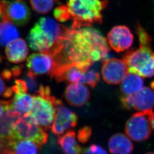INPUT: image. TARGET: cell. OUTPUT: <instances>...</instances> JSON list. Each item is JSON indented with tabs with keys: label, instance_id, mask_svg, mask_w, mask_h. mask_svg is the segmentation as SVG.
<instances>
[{
	"label": "cell",
	"instance_id": "1",
	"mask_svg": "<svg viewBox=\"0 0 154 154\" xmlns=\"http://www.w3.org/2000/svg\"><path fill=\"white\" fill-rule=\"evenodd\" d=\"M110 52L107 40L91 27L69 29L47 52L53 57L54 68L77 65L88 69L98 61H105Z\"/></svg>",
	"mask_w": 154,
	"mask_h": 154
},
{
	"label": "cell",
	"instance_id": "2",
	"mask_svg": "<svg viewBox=\"0 0 154 154\" xmlns=\"http://www.w3.org/2000/svg\"><path fill=\"white\" fill-rule=\"evenodd\" d=\"M108 5L107 1L68 0L66 6L73 22L72 29L101 24L103 21L102 13Z\"/></svg>",
	"mask_w": 154,
	"mask_h": 154
},
{
	"label": "cell",
	"instance_id": "3",
	"mask_svg": "<svg viewBox=\"0 0 154 154\" xmlns=\"http://www.w3.org/2000/svg\"><path fill=\"white\" fill-rule=\"evenodd\" d=\"M151 42V38L140 40L139 48L131 50L123 56L122 59L129 73L143 77L154 76V52Z\"/></svg>",
	"mask_w": 154,
	"mask_h": 154
},
{
	"label": "cell",
	"instance_id": "4",
	"mask_svg": "<svg viewBox=\"0 0 154 154\" xmlns=\"http://www.w3.org/2000/svg\"><path fill=\"white\" fill-rule=\"evenodd\" d=\"M33 97V107L29 115L44 130H49L55 118L57 100L51 95L50 88L42 85Z\"/></svg>",
	"mask_w": 154,
	"mask_h": 154
},
{
	"label": "cell",
	"instance_id": "5",
	"mask_svg": "<svg viewBox=\"0 0 154 154\" xmlns=\"http://www.w3.org/2000/svg\"><path fill=\"white\" fill-rule=\"evenodd\" d=\"M48 135L45 130L35 122L29 114L23 115L15 124L12 139L33 141L41 148L47 142Z\"/></svg>",
	"mask_w": 154,
	"mask_h": 154
},
{
	"label": "cell",
	"instance_id": "6",
	"mask_svg": "<svg viewBox=\"0 0 154 154\" xmlns=\"http://www.w3.org/2000/svg\"><path fill=\"white\" fill-rule=\"evenodd\" d=\"M152 110L135 113L128 120L125 125V132L131 139L135 142L147 140L152 133Z\"/></svg>",
	"mask_w": 154,
	"mask_h": 154
},
{
	"label": "cell",
	"instance_id": "7",
	"mask_svg": "<svg viewBox=\"0 0 154 154\" xmlns=\"http://www.w3.org/2000/svg\"><path fill=\"white\" fill-rule=\"evenodd\" d=\"M5 21H10L17 26L23 27L28 24L32 13L26 0H4Z\"/></svg>",
	"mask_w": 154,
	"mask_h": 154
},
{
	"label": "cell",
	"instance_id": "8",
	"mask_svg": "<svg viewBox=\"0 0 154 154\" xmlns=\"http://www.w3.org/2000/svg\"><path fill=\"white\" fill-rule=\"evenodd\" d=\"M122 105L125 108L134 109L139 112L152 110L154 108V89L143 87L136 94L131 96H122Z\"/></svg>",
	"mask_w": 154,
	"mask_h": 154
},
{
	"label": "cell",
	"instance_id": "9",
	"mask_svg": "<svg viewBox=\"0 0 154 154\" xmlns=\"http://www.w3.org/2000/svg\"><path fill=\"white\" fill-rule=\"evenodd\" d=\"M77 123L78 117L76 114L65 107L62 101L57 100L52 132L56 136H60L75 127Z\"/></svg>",
	"mask_w": 154,
	"mask_h": 154
},
{
	"label": "cell",
	"instance_id": "10",
	"mask_svg": "<svg viewBox=\"0 0 154 154\" xmlns=\"http://www.w3.org/2000/svg\"><path fill=\"white\" fill-rule=\"evenodd\" d=\"M101 73L103 80L106 83L117 85L122 83L129 71L123 60L111 58L103 62Z\"/></svg>",
	"mask_w": 154,
	"mask_h": 154
},
{
	"label": "cell",
	"instance_id": "11",
	"mask_svg": "<svg viewBox=\"0 0 154 154\" xmlns=\"http://www.w3.org/2000/svg\"><path fill=\"white\" fill-rule=\"evenodd\" d=\"M88 69L74 64L55 67L49 74L58 82H66L70 84L85 83V75Z\"/></svg>",
	"mask_w": 154,
	"mask_h": 154
},
{
	"label": "cell",
	"instance_id": "12",
	"mask_svg": "<svg viewBox=\"0 0 154 154\" xmlns=\"http://www.w3.org/2000/svg\"><path fill=\"white\" fill-rule=\"evenodd\" d=\"M134 36L126 26H116L108 34V41L111 47L116 52H123L129 49L133 43Z\"/></svg>",
	"mask_w": 154,
	"mask_h": 154
},
{
	"label": "cell",
	"instance_id": "13",
	"mask_svg": "<svg viewBox=\"0 0 154 154\" xmlns=\"http://www.w3.org/2000/svg\"><path fill=\"white\" fill-rule=\"evenodd\" d=\"M23 114L16 110L6 111L0 118V154L3 153L12 139V133L15 124Z\"/></svg>",
	"mask_w": 154,
	"mask_h": 154
},
{
	"label": "cell",
	"instance_id": "14",
	"mask_svg": "<svg viewBox=\"0 0 154 154\" xmlns=\"http://www.w3.org/2000/svg\"><path fill=\"white\" fill-rule=\"evenodd\" d=\"M26 65L28 71L35 76L48 74L52 72L55 65L53 57L48 53H35L27 59Z\"/></svg>",
	"mask_w": 154,
	"mask_h": 154
},
{
	"label": "cell",
	"instance_id": "15",
	"mask_svg": "<svg viewBox=\"0 0 154 154\" xmlns=\"http://www.w3.org/2000/svg\"><path fill=\"white\" fill-rule=\"evenodd\" d=\"M36 23L54 45L65 36L69 29L50 17H41Z\"/></svg>",
	"mask_w": 154,
	"mask_h": 154
},
{
	"label": "cell",
	"instance_id": "16",
	"mask_svg": "<svg viewBox=\"0 0 154 154\" xmlns=\"http://www.w3.org/2000/svg\"><path fill=\"white\" fill-rule=\"evenodd\" d=\"M64 95L69 104L75 107H81L89 101L90 91L83 84H70Z\"/></svg>",
	"mask_w": 154,
	"mask_h": 154
},
{
	"label": "cell",
	"instance_id": "17",
	"mask_svg": "<svg viewBox=\"0 0 154 154\" xmlns=\"http://www.w3.org/2000/svg\"><path fill=\"white\" fill-rule=\"evenodd\" d=\"M27 38L30 48L41 53L48 52L54 46L36 23L30 30Z\"/></svg>",
	"mask_w": 154,
	"mask_h": 154
},
{
	"label": "cell",
	"instance_id": "18",
	"mask_svg": "<svg viewBox=\"0 0 154 154\" xmlns=\"http://www.w3.org/2000/svg\"><path fill=\"white\" fill-rule=\"evenodd\" d=\"M28 53L27 43L22 38H18L9 43L6 46L5 50L7 59L15 64L24 62L26 59Z\"/></svg>",
	"mask_w": 154,
	"mask_h": 154
},
{
	"label": "cell",
	"instance_id": "19",
	"mask_svg": "<svg viewBox=\"0 0 154 154\" xmlns=\"http://www.w3.org/2000/svg\"><path fill=\"white\" fill-rule=\"evenodd\" d=\"M37 144L27 140H16L11 141L2 154H38Z\"/></svg>",
	"mask_w": 154,
	"mask_h": 154
},
{
	"label": "cell",
	"instance_id": "20",
	"mask_svg": "<svg viewBox=\"0 0 154 154\" xmlns=\"http://www.w3.org/2000/svg\"><path fill=\"white\" fill-rule=\"evenodd\" d=\"M108 147L112 154H131L134 150L131 140L122 133L113 135L109 140Z\"/></svg>",
	"mask_w": 154,
	"mask_h": 154
},
{
	"label": "cell",
	"instance_id": "21",
	"mask_svg": "<svg viewBox=\"0 0 154 154\" xmlns=\"http://www.w3.org/2000/svg\"><path fill=\"white\" fill-rule=\"evenodd\" d=\"M143 85L144 81L142 77L135 73L129 72L122 82L120 90L123 96H131L141 90Z\"/></svg>",
	"mask_w": 154,
	"mask_h": 154
},
{
	"label": "cell",
	"instance_id": "22",
	"mask_svg": "<svg viewBox=\"0 0 154 154\" xmlns=\"http://www.w3.org/2000/svg\"><path fill=\"white\" fill-rule=\"evenodd\" d=\"M58 144L64 154H82L83 150L77 142L76 132L69 130L58 138Z\"/></svg>",
	"mask_w": 154,
	"mask_h": 154
},
{
	"label": "cell",
	"instance_id": "23",
	"mask_svg": "<svg viewBox=\"0 0 154 154\" xmlns=\"http://www.w3.org/2000/svg\"><path fill=\"white\" fill-rule=\"evenodd\" d=\"M19 37V32L10 21L0 22V46H7L9 43L18 39Z\"/></svg>",
	"mask_w": 154,
	"mask_h": 154
},
{
	"label": "cell",
	"instance_id": "24",
	"mask_svg": "<svg viewBox=\"0 0 154 154\" xmlns=\"http://www.w3.org/2000/svg\"><path fill=\"white\" fill-rule=\"evenodd\" d=\"M33 97L28 94H15L11 100L12 109L23 115L29 114L33 107Z\"/></svg>",
	"mask_w": 154,
	"mask_h": 154
},
{
	"label": "cell",
	"instance_id": "25",
	"mask_svg": "<svg viewBox=\"0 0 154 154\" xmlns=\"http://www.w3.org/2000/svg\"><path fill=\"white\" fill-rule=\"evenodd\" d=\"M55 0H30L33 10L37 13L46 14L50 12L54 6Z\"/></svg>",
	"mask_w": 154,
	"mask_h": 154
},
{
	"label": "cell",
	"instance_id": "26",
	"mask_svg": "<svg viewBox=\"0 0 154 154\" xmlns=\"http://www.w3.org/2000/svg\"><path fill=\"white\" fill-rule=\"evenodd\" d=\"M35 76H36L33 74V73L28 71L25 73L23 77V80L26 83L29 91L36 94L38 91L41 85H38L37 80Z\"/></svg>",
	"mask_w": 154,
	"mask_h": 154
},
{
	"label": "cell",
	"instance_id": "27",
	"mask_svg": "<svg viewBox=\"0 0 154 154\" xmlns=\"http://www.w3.org/2000/svg\"><path fill=\"white\" fill-rule=\"evenodd\" d=\"M54 16L57 21L64 22L71 19L70 13L66 5L58 6L54 11Z\"/></svg>",
	"mask_w": 154,
	"mask_h": 154
},
{
	"label": "cell",
	"instance_id": "28",
	"mask_svg": "<svg viewBox=\"0 0 154 154\" xmlns=\"http://www.w3.org/2000/svg\"><path fill=\"white\" fill-rule=\"evenodd\" d=\"M100 76L95 70H88L85 75V83H86L92 88H95L100 81Z\"/></svg>",
	"mask_w": 154,
	"mask_h": 154
},
{
	"label": "cell",
	"instance_id": "29",
	"mask_svg": "<svg viewBox=\"0 0 154 154\" xmlns=\"http://www.w3.org/2000/svg\"><path fill=\"white\" fill-rule=\"evenodd\" d=\"M92 130L89 126H85L78 131L77 138L78 141L82 144H86L89 141L92 136Z\"/></svg>",
	"mask_w": 154,
	"mask_h": 154
},
{
	"label": "cell",
	"instance_id": "30",
	"mask_svg": "<svg viewBox=\"0 0 154 154\" xmlns=\"http://www.w3.org/2000/svg\"><path fill=\"white\" fill-rule=\"evenodd\" d=\"M12 88L15 94L27 93L28 90L26 82L21 79H15L14 85Z\"/></svg>",
	"mask_w": 154,
	"mask_h": 154
},
{
	"label": "cell",
	"instance_id": "31",
	"mask_svg": "<svg viewBox=\"0 0 154 154\" xmlns=\"http://www.w3.org/2000/svg\"><path fill=\"white\" fill-rule=\"evenodd\" d=\"M83 154H108L106 151L100 146L92 144L85 149Z\"/></svg>",
	"mask_w": 154,
	"mask_h": 154
},
{
	"label": "cell",
	"instance_id": "32",
	"mask_svg": "<svg viewBox=\"0 0 154 154\" xmlns=\"http://www.w3.org/2000/svg\"><path fill=\"white\" fill-rule=\"evenodd\" d=\"M13 110L12 109L11 100L9 101L0 100V118L6 111Z\"/></svg>",
	"mask_w": 154,
	"mask_h": 154
},
{
	"label": "cell",
	"instance_id": "33",
	"mask_svg": "<svg viewBox=\"0 0 154 154\" xmlns=\"http://www.w3.org/2000/svg\"><path fill=\"white\" fill-rule=\"evenodd\" d=\"M23 68V66H17L13 67L11 69L13 76L14 77H18L21 76Z\"/></svg>",
	"mask_w": 154,
	"mask_h": 154
},
{
	"label": "cell",
	"instance_id": "34",
	"mask_svg": "<svg viewBox=\"0 0 154 154\" xmlns=\"http://www.w3.org/2000/svg\"><path fill=\"white\" fill-rule=\"evenodd\" d=\"M1 76L3 79L6 81H10L12 79L13 74L10 70L9 69H4L2 71Z\"/></svg>",
	"mask_w": 154,
	"mask_h": 154
},
{
	"label": "cell",
	"instance_id": "35",
	"mask_svg": "<svg viewBox=\"0 0 154 154\" xmlns=\"http://www.w3.org/2000/svg\"><path fill=\"white\" fill-rule=\"evenodd\" d=\"M14 92L12 88H8L4 94H3V97L5 98H10L13 94Z\"/></svg>",
	"mask_w": 154,
	"mask_h": 154
},
{
	"label": "cell",
	"instance_id": "36",
	"mask_svg": "<svg viewBox=\"0 0 154 154\" xmlns=\"http://www.w3.org/2000/svg\"><path fill=\"white\" fill-rule=\"evenodd\" d=\"M8 88L6 87V85L3 80L0 78V96L4 94Z\"/></svg>",
	"mask_w": 154,
	"mask_h": 154
},
{
	"label": "cell",
	"instance_id": "37",
	"mask_svg": "<svg viewBox=\"0 0 154 154\" xmlns=\"http://www.w3.org/2000/svg\"><path fill=\"white\" fill-rule=\"evenodd\" d=\"M151 123L152 127L154 130V115H153V117H152V119Z\"/></svg>",
	"mask_w": 154,
	"mask_h": 154
},
{
	"label": "cell",
	"instance_id": "38",
	"mask_svg": "<svg viewBox=\"0 0 154 154\" xmlns=\"http://www.w3.org/2000/svg\"><path fill=\"white\" fill-rule=\"evenodd\" d=\"M2 61H3V58H2L1 55H0V63L2 62Z\"/></svg>",
	"mask_w": 154,
	"mask_h": 154
},
{
	"label": "cell",
	"instance_id": "39",
	"mask_svg": "<svg viewBox=\"0 0 154 154\" xmlns=\"http://www.w3.org/2000/svg\"><path fill=\"white\" fill-rule=\"evenodd\" d=\"M145 154H154V152H149Z\"/></svg>",
	"mask_w": 154,
	"mask_h": 154
},
{
	"label": "cell",
	"instance_id": "40",
	"mask_svg": "<svg viewBox=\"0 0 154 154\" xmlns=\"http://www.w3.org/2000/svg\"><path fill=\"white\" fill-rule=\"evenodd\" d=\"M55 1H56V2H57V1H58V0H55Z\"/></svg>",
	"mask_w": 154,
	"mask_h": 154
},
{
	"label": "cell",
	"instance_id": "41",
	"mask_svg": "<svg viewBox=\"0 0 154 154\" xmlns=\"http://www.w3.org/2000/svg\"><path fill=\"white\" fill-rule=\"evenodd\" d=\"M2 0H0V1H1Z\"/></svg>",
	"mask_w": 154,
	"mask_h": 154
}]
</instances>
